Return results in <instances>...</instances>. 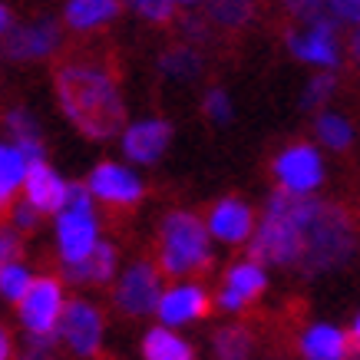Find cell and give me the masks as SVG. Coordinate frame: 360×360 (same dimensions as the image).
Here are the masks:
<instances>
[{
  "label": "cell",
  "instance_id": "cell-35",
  "mask_svg": "<svg viewBox=\"0 0 360 360\" xmlns=\"http://www.w3.org/2000/svg\"><path fill=\"white\" fill-rule=\"evenodd\" d=\"M13 146L20 149V155L27 159V162H40V159H46V149H44V142H40V136H17Z\"/></svg>",
  "mask_w": 360,
  "mask_h": 360
},
{
  "label": "cell",
  "instance_id": "cell-22",
  "mask_svg": "<svg viewBox=\"0 0 360 360\" xmlns=\"http://www.w3.org/2000/svg\"><path fill=\"white\" fill-rule=\"evenodd\" d=\"M314 136L324 149L344 153V149L354 146V122H350L344 112H321L314 120Z\"/></svg>",
  "mask_w": 360,
  "mask_h": 360
},
{
  "label": "cell",
  "instance_id": "cell-38",
  "mask_svg": "<svg viewBox=\"0 0 360 360\" xmlns=\"http://www.w3.org/2000/svg\"><path fill=\"white\" fill-rule=\"evenodd\" d=\"M11 27H13V13H11V7H7V4H0V37L11 30Z\"/></svg>",
  "mask_w": 360,
  "mask_h": 360
},
{
  "label": "cell",
  "instance_id": "cell-15",
  "mask_svg": "<svg viewBox=\"0 0 360 360\" xmlns=\"http://www.w3.org/2000/svg\"><path fill=\"white\" fill-rule=\"evenodd\" d=\"M208 235L221 245H245L255 231V208L241 198H221L212 205L208 212V221H205Z\"/></svg>",
  "mask_w": 360,
  "mask_h": 360
},
{
  "label": "cell",
  "instance_id": "cell-31",
  "mask_svg": "<svg viewBox=\"0 0 360 360\" xmlns=\"http://www.w3.org/2000/svg\"><path fill=\"white\" fill-rule=\"evenodd\" d=\"M284 7L295 13L297 20H328L324 13V0H284Z\"/></svg>",
  "mask_w": 360,
  "mask_h": 360
},
{
  "label": "cell",
  "instance_id": "cell-6",
  "mask_svg": "<svg viewBox=\"0 0 360 360\" xmlns=\"http://www.w3.org/2000/svg\"><path fill=\"white\" fill-rule=\"evenodd\" d=\"M103 330H106L103 311L96 304L83 301V297H77V301L63 304L53 338L77 357H96L99 347H103Z\"/></svg>",
  "mask_w": 360,
  "mask_h": 360
},
{
  "label": "cell",
  "instance_id": "cell-36",
  "mask_svg": "<svg viewBox=\"0 0 360 360\" xmlns=\"http://www.w3.org/2000/svg\"><path fill=\"white\" fill-rule=\"evenodd\" d=\"M347 360H360V314L354 317V328H350V354Z\"/></svg>",
  "mask_w": 360,
  "mask_h": 360
},
{
  "label": "cell",
  "instance_id": "cell-29",
  "mask_svg": "<svg viewBox=\"0 0 360 360\" xmlns=\"http://www.w3.org/2000/svg\"><path fill=\"white\" fill-rule=\"evenodd\" d=\"M324 13L328 20L347 23V27H357L360 23V0H324Z\"/></svg>",
  "mask_w": 360,
  "mask_h": 360
},
{
  "label": "cell",
  "instance_id": "cell-33",
  "mask_svg": "<svg viewBox=\"0 0 360 360\" xmlns=\"http://www.w3.org/2000/svg\"><path fill=\"white\" fill-rule=\"evenodd\" d=\"M20 258V231L13 225H0V264Z\"/></svg>",
  "mask_w": 360,
  "mask_h": 360
},
{
  "label": "cell",
  "instance_id": "cell-20",
  "mask_svg": "<svg viewBox=\"0 0 360 360\" xmlns=\"http://www.w3.org/2000/svg\"><path fill=\"white\" fill-rule=\"evenodd\" d=\"M142 357L146 360H195V350L175 328L155 324L142 338Z\"/></svg>",
  "mask_w": 360,
  "mask_h": 360
},
{
  "label": "cell",
  "instance_id": "cell-17",
  "mask_svg": "<svg viewBox=\"0 0 360 360\" xmlns=\"http://www.w3.org/2000/svg\"><path fill=\"white\" fill-rule=\"evenodd\" d=\"M301 354L304 360H347L350 354V334L334 328V324H307L301 334Z\"/></svg>",
  "mask_w": 360,
  "mask_h": 360
},
{
  "label": "cell",
  "instance_id": "cell-10",
  "mask_svg": "<svg viewBox=\"0 0 360 360\" xmlns=\"http://www.w3.org/2000/svg\"><path fill=\"white\" fill-rule=\"evenodd\" d=\"M155 317L165 328H186L195 324L208 314V291L192 278H175L172 288H162V295L155 301Z\"/></svg>",
  "mask_w": 360,
  "mask_h": 360
},
{
  "label": "cell",
  "instance_id": "cell-32",
  "mask_svg": "<svg viewBox=\"0 0 360 360\" xmlns=\"http://www.w3.org/2000/svg\"><path fill=\"white\" fill-rule=\"evenodd\" d=\"M4 122H7V129L13 132V139H17V136H40V126H37V120H33L27 110H11Z\"/></svg>",
  "mask_w": 360,
  "mask_h": 360
},
{
  "label": "cell",
  "instance_id": "cell-24",
  "mask_svg": "<svg viewBox=\"0 0 360 360\" xmlns=\"http://www.w3.org/2000/svg\"><path fill=\"white\" fill-rule=\"evenodd\" d=\"M30 281H33V274L27 264H20V258L0 264V297H4V301L17 304L23 297V291L30 288Z\"/></svg>",
  "mask_w": 360,
  "mask_h": 360
},
{
  "label": "cell",
  "instance_id": "cell-40",
  "mask_svg": "<svg viewBox=\"0 0 360 360\" xmlns=\"http://www.w3.org/2000/svg\"><path fill=\"white\" fill-rule=\"evenodd\" d=\"M175 7H195V4H202V0H172Z\"/></svg>",
  "mask_w": 360,
  "mask_h": 360
},
{
  "label": "cell",
  "instance_id": "cell-4",
  "mask_svg": "<svg viewBox=\"0 0 360 360\" xmlns=\"http://www.w3.org/2000/svg\"><path fill=\"white\" fill-rule=\"evenodd\" d=\"M99 241V219H96V202L89 195L86 182L66 186V202L56 212V251L63 264L83 262Z\"/></svg>",
  "mask_w": 360,
  "mask_h": 360
},
{
  "label": "cell",
  "instance_id": "cell-28",
  "mask_svg": "<svg viewBox=\"0 0 360 360\" xmlns=\"http://www.w3.org/2000/svg\"><path fill=\"white\" fill-rule=\"evenodd\" d=\"M202 110H205V116L212 122H219V126H225V122L231 120V112H235V106H231V99L225 89H208L205 99H202Z\"/></svg>",
  "mask_w": 360,
  "mask_h": 360
},
{
  "label": "cell",
  "instance_id": "cell-21",
  "mask_svg": "<svg viewBox=\"0 0 360 360\" xmlns=\"http://www.w3.org/2000/svg\"><path fill=\"white\" fill-rule=\"evenodd\" d=\"M27 159L13 142H0V219L11 212V205L20 195L23 175H27Z\"/></svg>",
  "mask_w": 360,
  "mask_h": 360
},
{
  "label": "cell",
  "instance_id": "cell-7",
  "mask_svg": "<svg viewBox=\"0 0 360 360\" xmlns=\"http://www.w3.org/2000/svg\"><path fill=\"white\" fill-rule=\"evenodd\" d=\"M274 179L291 195H314L324 186V155L311 142H295L278 153L274 159Z\"/></svg>",
  "mask_w": 360,
  "mask_h": 360
},
{
  "label": "cell",
  "instance_id": "cell-23",
  "mask_svg": "<svg viewBox=\"0 0 360 360\" xmlns=\"http://www.w3.org/2000/svg\"><path fill=\"white\" fill-rule=\"evenodd\" d=\"M251 13H255V0H208V17L229 30L245 27L251 20Z\"/></svg>",
  "mask_w": 360,
  "mask_h": 360
},
{
  "label": "cell",
  "instance_id": "cell-19",
  "mask_svg": "<svg viewBox=\"0 0 360 360\" xmlns=\"http://www.w3.org/2000/svg\"><path fill=\"white\" fill-rule=\"evenodd\" d=\"M120 11H122V0H66L63 20L70 30L89 33L112 23L120 17Z\"/></svg>",
  "mask_w": 360,
  "mask_h": 360
},
{
  "label": "cell",
  "instance_id": "cell-12",
  "mask_svg": "<svg viewBox=\"0 0 360 360\" xmlns=\"http://www.w3.org/2000/svg\"><path fill=\"white\" fill-rule=\"evenodd\" d=\"M288 46L301 63L321 66V70H334L340 63V56H344L334 20H307L304 30L288 33Z\"/></svg>",
  "mask_w": 360,
  "mask_h": 360
},
{
  "label": "cell",
  "instance_id": "cell-5",
  "mask_svg": "<svg viewBox=\"0 0 360 360\" xmlns=\"http://www.w3.org/2000/svg\"><path fill=\"white\" fill-rule=\"evenodd\" d=\"M63 304H66V295L60 278H50V274L33 278L30 288L17 301V314H20L23 330L33 334V338H53Z\"/></svg>",
  "mask_w": 360,
  "mask_h": 360
},
{
  "label": "cell",
  "instance_id": "cell-27",
  "mask_svg": "<svg viewBox=\"0 0 360 360\" xmlns=\"http://www.w3.org/2000/svg\"><path fill=\"white\" fill-rule=\"evenodd\" d=\"M334 93H338V77H334L330 70H324V73H317L304 86L301 106H304V110H321V106H328L330 99H334Z\"/></svg>",
  "mask_w": 360,
  "mask_h": 360
},
{
  "label": "cell",
  "instance_id": "cell-2",
  "mask_svg": "<svg viewBox=\"0 0 360 360\" xmlns=\"http://www.w3.org/2000/svg\"><path fill=\"white\" fill-rule=\"evenodd\" d=\"M56 99L66 120L89 139H110L126 126L120 83L103 63H86V60L63 63L56 70Z\"/></svg>",
  "mask_w": 360,
  "mask_h": 360
},
{
  "label": "cell",
  "instance_id": "cell-8",
  "mask_svg": "<svg viewBox=\"0 0 360 360\" xmlns=\"http://www.w3.org/2000/svg\"><path fill=\"white\" fill-rule=\"evenodd\" d=\"M162 295V271L153 262H132L116 281L112 304L126 317H149Z\"/></svg>",
  "mask_w": 360,
  "mask_h": 360
},
{
  "label": "cell",
  "instance_id": "cell-26",
  "mask_svg": "<svg viewBox=\"0 0 360 360\" xmlns=\"http://www.w3.org/2000/svg\"><path fill=\"white\" fill-rule=\"evenodd\" d=\"M162 73L172 79H192L198 77V70H202V60H198L195 50H188V46H179V50H169L162 56Z\"/></svg>",
  "mask_w": 360,
  "mask_h": 360
},
{
  "label": "cell",
  "instance_id": "cell-30",
  "mask_svg": "<svg viewBox=\"0 0 360 360\" xmlns=\"http://www.w3.org/2000/svg\"><path fill=\"white\" fill-rule=\"evenodd\" d=\"M7 215H11V221H13V229L17 231H33L37 225H40V212H37L27 198H23V202H13Z\"/></svg>",
  "mask_w": 360,
  "mask_h": 360
},
{
  "label": "cell",
  "instance_id": "cell-39",
  "mask_svg": "<svg viewBox=\"0 0 360 360\" xmlns=\"http://www.w3.org/2000/svg\"><path fill=\"white\" fill-rule=\"evenodd\" d=\"M350 56H354V63L360 66V23L354 27V37H350Z\"/></svg>",
  "mask_w": 360,
  "mask_h": 360
},
{
  "label": "cell",
  "instance_id": "cell-18",
  "mask_svg": "<svg viewBox=\"0 0 360 360\" xmlns=\"http://www.w3.org/2000/svg\"><path fill=\"white\" fill-rule=\"evenodd\" d=\"M116 264H120L116 245L99 238L96 248L89 251L83 262L63 264V268H66V281H73V284H110L116 278Z\"/></svg>",
  "mask_w": 360,
  "mask_h": 360
},
{
  "label": "cell",
  "instance_id": "cell-34",
  "mask_svg": "<svg viewBox=\"0 0 360 360\" xmlns=\"http://www.w3.org/2000/svg\"><path fill=\"white\" fill-rule=\"evenodd\" d=\"M20 360H56L53 338H33V334H30V344L23 347Z\"/></svg>",
  "mask_w": 360,
  "mask_h": 360
},
{
  "label": "cell",
  "instance_id": "cell-25",
  "mask_svg": "<svg viewBox=\"0 0 360 360\" xmlns=\"http://www.w3.org/2000/svg\"><path fill=\"white\" fill-rule=\"evenodd\" d=\"M251 354V338L245 328H221L215 334V357L219 360H248Z\"/></svg>",
  "mask_w": 360,
  "mask_h": 360
},
{
  "label": "cell",
  "instance_id": "cell-11",
  "mask_svg": "<svg viewBox=\"0 0 360 360\" xmlns=\"http://www.w3.org/2000/svg\"><path fill=\"white\" fill-rule=\"evenodd\" d=\"M0 40H4V56L7 60L30 63V60L53 56L60 50V44H63V33H60V23L44 17V20L23 23V27H11Z\"/></svg>",
  "mask_w": 360,
  "mask_h": 360
},
{
  "label": "cell",
  "instance_id": "cell-14",
  "mask_svg": "<svg viewBox=\"0 0 360 360\" xmlns=\"http://www.w3.org/2000/svg\"><path fill=\"white\" fill-rule=\"evenodd\" d=\"M172 142V126L165 120H136L122 126V153L132 165H155Z\"/></svg>",
  "mask_w": 360,
  "mask_h": 360
},
{
  "label": "cell",
  "instance_id": "cell-16",
  "mask_svg": "<svg viewBox=\"0 0 360 360\" xmlns=\"http://www.w3.org/2000/svg\"><path fill=\"white\" fill-rule=\"evenodd\" d=\"M66 186H70V182H63V175L56 172L46 159H40V162L27 165L20 192L40 215H56L66 202Z\"/></svg>",
  "mask_w": 360,
  "mask_h": 360
},
{
  "label": "cell",
  "instance_id": "cell-9",
  "mask_svg": "<svg viewBox=\"0 0 360 360\" xmlns=\"http://www.w3.org/2000/svg\"><path fill=\"white\" fill-rule=\"evenodd\" d=\"M86 188L93 202H103L112 208H129L146 195V182L139 179V172L122 162H99L89 172Z\"/></svg>",
  "mask_w": 360,
  "mask_h": 360
},
{
  "label": "cell",
  "instance_id": "cell-1",
  "mask_svg": "<svg viewBox=\"0 0 360 360\" xmlns=\"http://www.w3.org/2000/svg\"><path fill=\"white\" fill-rule=\"evenodd\" d=\"M251 258L304 274L334 271L357 251V229L344 208L314 195H291L278 188L264 205L262 225L245 241Z\"/></svg>",
  "mask_w": 360,
  "mask_h": 360
},
{
  "label": "cell",
  "instance_id": "cell-3",
  "mask_svg": "<svg viewBox=\"0 0 360 360\" xmlns=\"http://www.w3.org/2000/svg\"><path fill=\"white\" fill-rule=\"evenodd\" d=\"M212 262V235L192 212H169L159 229V271L169 278H192Z\"/></svg>",
  "mask_w": 360,
  "mask_h": 360
},
{
  "label": "cell",
  "instance_id": "cell-37",
  "mask_svg": "<svg viewBox=\"0 0 360 360\" xmlns=\"http://www.w3.org/2000/svg\"><path fill=\"white\" fill-rule=\"evenodd\" d=\"M13 357V338L7 328H0V360H11Z\"/></svg>",
  "mask_w": 360,
  "mask_h": 360
},
{
  "label": "cell",
  "instance_id": "cell-13",
  "mask_svg": "<svg viewBox=\"0 0 360 360\" xmlns=\"http://www.w3.org/2000/svg\"><path fill=\"white\" fill-rule=\"evenodd\" d=\"M268 288V271H264L262 262L255 258H245V262H235L225 271V281H221V291H219V307L229 311V314H238L251 301H258Z\"/></svg>",
  "mask_w": 360,
  "mask_h": 360
}]
</instances>
